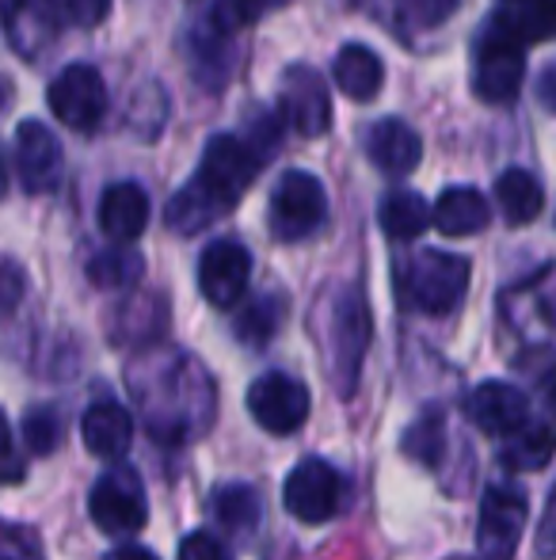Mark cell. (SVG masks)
Returning <instances> with one entry per match:
<instances>
[{
  "mask_svg": "<svg viewBox=\"0 0 556 560\" xmlns=\"http://www.w3.org/2000/svg\"><path fill=\"white\" fill-rule=\"evenodd\" d=\"M134 366L145 370L149 377H156L161 385H168V397L145 405V420L156 431V439L176 443V439L194 435V431L214 420V382L191 354L149 351Z\"/></svg>",
  "mask_w": 556,
  "mask_h": 560,
  "instance_id": "cell-1",
  "label": "cell"
},
{
  "mask_svg": "<svg viewBox=\"0 0 556 560\" xmlns=\"http://www.w3.org/2000/svg\"><path fill=\"white\" fill-rule=\"evenodd\" d=\"M312 332L320 339V359L343 397L355 393L366 347H370V310L355 287H332L320 294Z\"/></svg>",
  "mask_w": 556,
  "mask_h": 560,
  "instance_id": "cell-2",
  "label": "cell"
},
{
  "mask_svg": "<svg viewBox=\"0 0 556 560\" xmlns=\"http://www.w3.org/2000/svg\"><path fill=\"white\" fill-rule=\"evenodd\" d=\"M404 298L427 317H446L461 305L469 290V259L453 252L427 248L404 267Z\"/></svg>",
  "mask_w": 556,
  "mask_h": 560,
  "instance_id": "cell-3",
  "label": "cell"
},
{
  "mask_svg": "<svg viewBox=\"0 0 556 560\" xmlns=\"http://www.w3.org/2000/svg\"><path fill=\"white\" fill-rule=\"evenodd\" d=\"M260 168H263V153L252 149V141L233 138V133H217V138H210L206 153H202L194 184H199L217 207L229 210L233 202L256 184Z\"/></svg>",
  "mask_w": 556,
  "mask_h": 560,
  "instance_id": "cell-4",
  "label": "cell"
},
{
  "mask_svg": "<svg viewBox=\"0 0 556 560\" xmlns=\"http://www.w3.org/2000/svg\"><path fill=\"white\" fill-rule=\"evenodd\" d=\"M527 492L511 480L488 485L481 500V526H476V549L481 560H511L527 530Z\"/></svg>",
  "mask_w": 556,
  "mask_h": 560,
  "instance_id": "cell-5",
  "label": "cell"
},
{
  "mask_svg": "<svg viewBox=\"0 0 556 560\" xmlns=\"http://www.w3.org/2000/svg\"><path fill=\"white\" fill-rule=\"evenodd\" d=\"M328 218V195L312 172H286L271 195V233L279 241H305Z\"/></svg>",
  "mask_w": 556,
  "mask_h": 560,
  "instance_id": "cell-6",
  "label": "cell"
},
{
  "mask_svg": "<svg viewBox=\"0 0 556 560\" xmlns=\"http://www.w3.org/2000/svg\"><path fill=\"white\" fill-rule=\"evenodd\" d=\"M522 77H527L522 43H514L507 31H499L496 23H492L488 35L476 43L473 92L484 104H511L522 89Z\"/></svg>",
  "mask_w": 556,
  "mask_h": 560,
  "instance_id": "cell-7",
  "label": "cell"
},
{
  "mask_svg": "<svg viewBox=\"0 0 556 560\" xmlns=\"http://www.w3.org/2000/svg\"><path fill=\"white\" fill-rule=\"evenodd\" d=\"M88 511H92V523L104 534H138L149 518L138 472L127 469V465L107 469L104 477L96 480V488H92Z\"/></svg>",
  "mask_w": 556,
  "mask_h": 560,
  "instance_id": "cell-8",
  "label": "cell"
},
{
  "mask_svg": "<svg viewBox=\"0 0 556 560\" xmlns=\"http://www.w3.org/2000/svg\"><path fill=\"white\" fill-rule=\"evenodd\" d=\"M46 100H50V112L58 115L69 130H81V133L96 130L107 115L104 77H99L92 66H81V61H76V66H66L58 77H54Z\"/></svg>",
  "mask_w": 556,
  "mask_h": 560,
  "instance_id": "cell-9",
  "label": "cell"
},
{
  "mask_svg": "<svg viewBox=\"0 0 556 560\" xmlns=\"http://www.w3.org/2000/svg\"><path fill=\"white\" fill-rule=\"evenodd\" d=\"M282 500H286V511L294 518H301V523H309V526H320V523H328V518L340 515L343 480L328 462L305 457V462L286 477V495H282Z\"/></svg>",
  "mask_w": 556,
  "mask_h": 560,
  "instance_id": "cell-10",
  "label": "cell"
},
{
  "mask_svg": "<svg viewBox=\"0 0 556 560\" xmlns=\"http://www.w3.org/2000/svg\"><path fill=\"white\" fill-rule=\"evenodd\" d=\"M279 107L301 138H320L332 126V92L312 66H289L282 73Z\"/></svg>",
  "mask_w": 556,
  "mask_h": 560,
  "instance_id": "cell-11",
  "label": "cell"
},
{
  "mask_svg": "<svg viewBox=\"0 0 556 560\" xmlns=\"http://www.w3.org/2000/svg\"><path fill=\"white\" fill-rule=\"evenodd\" d=\"M248 412L271 435H294L309 420V389L289 374H263L248 389Z\"/></svg>",
  "mask_w": 556,
  "mask_h": 560,
  "instance_id": "cell-12",
  "label": "cell"
},
{
  "mask_svg": "<svg viewBox=\"0 0 556 560\" xmlns=\"http://www.w3.org/2000/svg\"><path fill=\"white\" fill-rule=\"evenodd\" d=\"M252 279V252L240 241H214L199 259V290L210 305L233 310Z\"/></svg>",
  "mask_w": 556,
  "mask_h": 560,
  "instance_id": "cell-13",
  "label": "cell"
},
{
  "mask_svg": "<svg viewBox=\"0 0 556 560\" xmlns=\"http://www.w3.org/2000/svg\"><path fill=\"white\" fill-rule=\"evenodd\" d=\"M15 168H20V184L31 195H50L61 184V145L50 133V126L27 118L15 130Z\"/></svg>",
  "mask_w": 556,
  "mask_h": 560,
  "instance_id": "cell-14",
  "label": "cell"
},
{
  "mask_svg": "<svg viewBox=\"0 0 556 560\" xmlns=\"http://www.w3.org/2000/svg\"><path fill=\"white\" fill-rule=\"evenodd\" d=\"M465 416L484 431V435L511 439L527 428L530 400H527V393L514 389V385H507V382H484L469 393Z\"/></svg>",
  "mask_w": 556,
  "mask_h": 560,
  "instance_id": "cell-15",
  "label": "cell"
},
{
  "mask_svg": "<svg viewBox=\"0 0 556 560\" xmlns=\"http://www.w3.org/2000/svg\"><path fill=\"white\" fill-rule=\"evenodd\" d=\"M366 153H370V161L378 164L381 172H389V176H409L423 161V141L409 122H401V118H381V122H374L370 133H366Z\"/></svg>",
  "mask_w": 556,
  "mask_h": 560,
  "instance_id": "cell-16",
  "label": "cell"
},
{
  "mask_svg": "<svg viewBox=\"0 0 556 560\" xmlns=\"http://www.w3.org/2000/svg\"><path fill=\"white\" fill-rule=\"evenodd\" d=\"M149 225V195L138 184H111L99 199V229L115 244H134Z\"/></svg>",
  "mask_w": 556,
  "mask_h": 560,
  "instance_id": "cell-17",
  "label": "cell"
},
{
  "mask_svg": "<svg viewBox=\"0 0 556 560\" xmlns=\"http://www.w3.org/2000/svg\"><path fill=\"white\" fill-rule=\"evenodd\" d=\"M81 435H84V446L92 450L96 457H122L134 443V420L122 405H111V400H99L84 412L81 420Z\"/></svg>",
  "mask_w": 556,
  "mask_h": 560,
  "instance_id": "cell-18",
  "label": "cell"
},
{
  "mask_svg": "<svg viewBox=\"0 0 556 560\" xmlns=\"http://www.w3.org/2000/svg\"><path fill=\"white\" fill-rule=\"evenodd\" d=\"M332 77H335V89H340L343 96L366 104V100H374L381 92V81H386V66H381V58L370 50V46L347 43L340 54H335Z\"/></svg>",
  "mask_w": 556,
  "mask_h": 560,
  "instance_id": "cell-19",
  "label": "cell"
},
{
  "mask_svg": "<svg viewBox=\"0 0 556 560\" xmlns=\"http://www.w3.org/2000/svg\"><path fill=\"white\" fill-rule=\"evenodd\" d=\"M430 222L446 236H473L492 222V210L484 202V195L473 191V187H450V191L438 195Z\"/></svg>",
  "mask_w": 556,
  "mask_h": 560,
  "instance_id": "cell-20",
  "label": "cell"
},
{
  "mask_svg": "<svg viewBox=\"0 0 556 560\" xmlns=\"http://www.w3.org/2000/svg\"><path fill=\"white\" fill-rule=\"evenodd\" d=\"M492 23L522 46L549 43V38H556V0H504Z\"/></svg>",
  "mask_w": 556,
  "mask_h": 560,
  "instance_id": "cell-21",
  "label": "cell"
},
{
  "mask_svg": "<svg viewBox=\"0 0 556 560\" xmlns=\"http://www.w3.org/2000/svg\"><path fill=\"white\" fill-rule=\"evenodd\" d=\"M54 23L58 20L46 8V0H15L8 8V38L23 58H38V50L54 38Z\"/></svg>",
  "mask_w": 556,
  "mask_h": 560,
  "instance_id": "cell-22",
  "label": "cell"
},
{
  "mask_svg": "<svg viewBox=\"0 0 556 560\" xmlns=\"http://www.w3.org/2000/svg\"><path fill=\"white\" fill-rule=\"evenodd\" d=\"M496 202L504 210V218L511 225H530L545 207V191L537 184V176L522 168H507L504 176L496 179Z\"/></svg>",
  "mask_w": 556,
  "mask_h": 560,
  "instance_id": "cell-23",
  "label": "cell"
},
{
  "mask_svg": "<svg viewBox=\"0 0 556 560\" xmlns=\"http://www.w3.org/2000/svg\"><path fill=\"white\" fill-rule=\"evenodd\" d=\"M210 511L217 526H225L233 538H252L260 526V495L248 485H222L210 495Z\"/></svg>",
  "mask_w": 556,
  "mask_h": 560,
  "instance_id": "cell-24",
  "label": "cell"
},
{
  "mask_svg": "<svg viewBox=\"0 0 556 560\" xmlns=\"http://www.w3.org/2000/svg\"><path fill=\"white\" fill-rule=\"evenodd\" d=\"M556 454V428L553 423H534V428H522L519 435H511L499 450V462L514 472H537L553 462Z\"/></svg>",
  "mask_w": 556,
  "mask_h": 560,
  "instance_id": "cell-25",
  "label": "cell"
},
{
  "mask_svg": "<svg viewBox=\"0 0 556 560\" xmlns=\"http://www.w3.org/2000/svg\"><path fill=\"white\" fill-rule=\"evenodd\" d=\"M378 222L386 229V236H393V241H416L423 229L430 225V207L416 191H393L381 202Z\"/></svg>",
  "mask_w": 556,
  "mask_h": 560,
  "instance_id": "cell-26",
  "label": "cell"
},
{
  "mask_svg": "<svg viewBox=\"0 0 556 560\" xmlns=\"http://www.w3.org/2000/svg\"><path fill=\"white\" fill-rule=\"evenodd\" d=\"M168 310L156 294H138L115 317V339H134V343H149V339L161 336Z\"/></svg>",
  "mask_w": 556,
  "mask_h": 560,
  "instance_id": "cell-27",
  "label": "cell"
},
{
  "mask_svg": "<svg viewBox=\"0 0 556 560\" xmlns=\"http://www.w3.org/2000/svg\"><path fill=\"white\" fill-rule=\"evenodd\" d=\"M222 214H225V210L217 207V202L191 179V184H187L184 191L168 202V214H164V222H168V229H176V233L191 236V233H202V229L214 222V218H222Z\"/></svg>",
  "mask_w": 556,
  "mask_h": 560,
  "instance_id": "cell-28",
  "label": "cell"
},
{
  "mask_svg": "<svg viewBox=\"0 0 556 560\" xmlns=\"http://www.w3.org/2000/svg\"><path fill=\"white\" fill-rule=\"evenodd\" d=\"M282 313H286V302L275 294H260V298H252V302L240 310V317H237V336L245 339L248 347H268L271 343V336L279 332V325H282Z\"/></svg>",
  "mask_w": 556,
  "mask_h": 560,
  "instance_id": "cell-29",
  "label": "cell"
},
{
  "mask_svg": "<svg viewBox=\"0 0 556 560\" xmlns=\"http://www.w3.org/2000/svg\"><path fill=\"white\" fill-rule=\"evenodd\" d=\"M88 279L99 290H127L141 279V256L130 248H107L99 256H92Z\"/></svg>",
  "mask_w": 556,
  "mask_h": 560,
  "instance_id": "cell-30",
  "label": "cell"
},
{
  "mask_svg": "<svg viewBox=\"0 0 556 560\" xmlns=\"http://www.w3.org/2000/svg\"><path fill=\"white\" fill-rule=\"evenodd\" d=\"M404 454L416 457V462L435 469L442 462V446H446V423L438 412H423L409 431H404Z\"/></svg>",
  "mask_w": 556,
  "mask_h": 560,
  "instance_id": "cell-31",
  "label": "cell"
},
{
  "mask_svg": "<svg viewBox=\"0 0 556 560\" xmlns=\"http://www.w3.org/2000/svg\"><path fill=\"white\" fill-rule=\"evenodd\" d=\"M23 443H27L31 454H38V457L54 454L61 443V416L54 412L50 405H35L27 416H23Z\"/></svg>",
  "mask_w": 556,
  "mask_h": 560,
  "instance_id": "cell-32",
  "label": "cell"
},
{
  "mask_svg": "<svg viewBox=\"0 0 556 560\" xmlns=\"http://www.w3.org/2000/svg\"><path fill=\"white\" fill-rule=\"evenodd\" d=\"M275 4H282V0H217L214 31H222V35H233V31L256 23L263 12H268V8H275Z\"/></svg>",
  "mask_w": 556,
  "mask_h": 560,
  "instance_id": "cell-33",
  "label": "cell"
},
{
  "mask_svg": "<svg viewBox=\"0 0 556 560\" xmlns=\"http://www.w3.org/2000/svg\"><path fill=\"white\" fill-rule=\"evenodd\" d=\"M0 560H46L43 538L31 526L0 518Z\"/></svg>",
  "mask_w": 556,
  "mask_h": 560,
  "instance_id": "cell-34",
  "label": "cell"
},
{
  "mask_svg": "<svg viewBox=\"0 0 556 560\" xmlns=\"http://www.w3.org/2000/svg\"><path fill=\"white\" fill-rule=\"evenodd\" d=\"M46 8L54 12V20L69 27H96L111 12V0H46Z\"/></svg>",
  "mask_w": 556,
  "mask_h": 560,
  "instance_id": "cell-35",
  "label": "cell"
},
{
  "mask_svg": "<svg viewBox=\"0 0 556 560\" xmlns=\"http://www.w3.org/2000/svg\"><path fill=\"white\" fill-rule=\"evenodd\" d=\"M397 8L416 27H438L458 12V0H397Z\"/></svg>",
  "mask_w": 556,
  "mask_h": 560,
  "instance_id": "cell-36",
  "label": "cell"
},
{
  "mask_svg": "<svg viewBox=\"0 0 556 560\" xmlns=\"http://www.w3.org/2000/svg\"><path fill=\"white\" fill-rule=\"evenodd\" d=\"M23 290H27V279H23L20 264L0 256V317L15 313V305L23 302Z\"/></svg>",
  "mask_w": 556,
  "mask_h": 560,
  "instance_id": "cell-37",
  "label": "cell"
},
{
  "mask_svg": "<svg viewBox=\"0 0 556 560\" xmlns=\"http://www.w3.org/2000/svg\"><path fill=\"white\" fill-rule=\"evenodd\" d=\"M179 560H233V557L210 530H194L179 541Z\"/></svg>",
  "mask_w": 556,
  "mask_h": 560,
  "instance_id": "cell-38",
  "label": "cell"
},
{
  "mask_svg": "<svg viewBox=\"0 0 556 560\" xmlns=\"http://www.w3.org/2000/svg\"><path fill=\"white\" fill-rule=\"evenodd\" d=\"M23 480V457L15 450V435L8 428V416L0 412V485H15Z\"/></svg>",
  "mask_w": 556,
  "mask_h": 560,
  "instance_id": "cell-39",
  "label": "cell"
},
{
  "mask_svg": "<svg viewBox=\"0 0 556 560\" xmlns=\"http://www.w3.org/2000/svg\"><path fill=\"white\" fill-rule=\"evenodd\" d=\"M534 549L542 560H553L556 557V485L545 500V511H542V523H537V538H534Z\"/></svg>",
  "mask_w": 556,
  "mask_h": 560,
  "instance_id": "cell-40",
  "label": "cell"
},
{
  "mask_svg": "<svg viewBox=\"0 0 556 560\" xmlns=\"http://www.w3.org/2000/svg\"><path fill=\"white\" fill-rule=\"evenodd\" d=\"M537 100H542L545 112L556 115V61L553 66H545L542 77H537Z\"/></svg>",
  "mask_w": 556,
  "mask_h": 560,
  "instance_id": "cell-41",
  "label": "cell"
},
{
  "mask_svg": "<svg viewBox=\"0 0 556 560\" xmlns=\"http://www.w3.org/2000/svg\"><path fill=\"white\" fill-rule=\"evenodd\" d=\"M107 560H156V557L141 546H119L115 553H107Z\"/></svg>",
  "mask_w": 556,
  "mask_h": 560,
  "instance_id": "cell-42",
  "label": "cell"
},
{
  "mask_svg": "<svg viewBox=\"0 0 556 560\" xmlns=\"http://www.w3.org/2000/svg\"><path fill=\"white\" fill-rule=\"evenodd\" d=\"M545 405H549V416H553V428H556V374L545 382Z\"/></svg>",
  "mask_w": 556,
  "mask_h": 560,
  "instance_id": "cell-43",
  "label": "cell"
},
{
  "mask_svg": "<svg viewBox=\"0 0 556 560\" xmlns=\"http://www.w3.org/2000/svg\"><path fill=\"white\" fill-rule=\"evenodd\" d=\"M0 195H4V156H0Z\"/></svg>",
  "mask_w": 556,
  "mask_h": 560,
  "instance_id": "cell-44",
  "label": "cell"
},
{
  "mask_svg": "<svg viewBox=\"0 0 556 560\" xmlns=\"http://www.w3.org/2000/svg\"><path fill=\"white\" fill-rule=\"evenodd\" d=\"M8 100V89H4V81H0V104H4Z\"/></svg>",
  "mask_w": 556,
  "mask_h": 560,
  "instance_id": "cell-45",
  "label": "cell"
},
{
  "mask_svg": "<svg viewBox=\"0 0 556 560\" xmlns=\"http://www.w3.org/2000/svg\"><path fill=\"white\" fill-rule=\"evenodd\" d=\"M450 560H473V557H450Z\"/></svg>",
  "mask_w": 556,
  "mask_h": 560,
  "instance_id": "cell-46",
  "label": "cell"
}]
</instances>
